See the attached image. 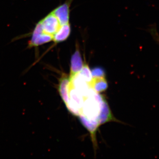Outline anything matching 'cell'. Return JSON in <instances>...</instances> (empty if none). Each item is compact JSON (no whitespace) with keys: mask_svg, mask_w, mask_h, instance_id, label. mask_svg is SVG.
<instances>
[{"mask_svg":"<svg viewBox=\"0 0 159 159\" xmlns=\"http://www.w3.org/2000/svg\"><path fill=\"white\" fill-rule=\"evenodd\" d=\"M145 30L151 35L156 43L159 45V34L157 29L156 24L154 23L149 25L147 29Z\"/></svg>","mask_w":159,"mask_h":159,"instance_id":"11","label":"cell"},{"mask_svg":"<svg viewBox=\"0 0 159 159\" xmlns=\"http://www.w3.org/2000/svg\"><path fill=\"white\" fill-rule=\"evenodd\" d=\"M69 84L70 79L69 77L63 75L60 80L58 90L60 95L62 99L66 106H68L70 102V97H69Z\"/></svg>","mask_w":159,"mask_h":159,"instance_id":"8","label":"cell"},{"mask_svg":"<svg viewBox=\"0 0 159 159\" xmlns=\"http://www.w3.org/2000/svg\"><path fill=\"white\" fill-rule=\"evenodd\" d=\"M85 98L80 115H82L90 120H97L100 113L103 97L99 95V93L94 91L93 96H88Z\"/></svg>","mask_w":159,"mask_h":159,"instance_id":"1","label":"cell"},{"mask_svg":"<svg viewBox=\"0 0 159 159\" xmlns=\"http://www.w3.org/2000/svg\"><path fill=\"white\" fill-rule=\"evenodd\" d=\"M90 86L97 93L104 92L108 88V84L105 77L93 78L92 81L89 83Z\"/></svg>","mask_w":159,"mask_h":159,"instance_id":"10","label":"cell"},{"mask_svg":"<svg viewBox=\"0 0 159 159\" xmlns=\"http://www.w3.org/2000/svg\"><path fill=\"white\" fill-rule=\"evenodd\" d=\"M79 119L83 125L89 132L92 138L93 145H95L96 143V132L97 129L99 126V123L97 120H90L86 118L82 115H80Z\"/></svg>","mask_w":159,"mask_h":159,"instance_id":"7","label":"cell"},{"mask_svg":"<svg viewBox=\"0 0 159 159\" xmlns=\"http://www.w3.org/2000/svg\"><path fill=\"white\" fill-rule=\"evenodd\" d=\"M93 78H102L105 77V71L102 68L96 67L91 70Z\"/></svg>","mask_w":159,"mask_h":159,"instance_id":"13","label":"cell"},{"mask_svg":"<svg viewBox=\"0 0 159 159\" xmlns=\"http://www.w3.org/2000/svg\"><path fill=\"white\" fill-rule=\"evenodd\" d=\"M79 73L80 76L87 82L90 83L92 81L93 77H92L91 70L90 69L88 65L86 64H84L82 70Z\"/></svg>","mask_w":159,"mask_h":159,"instance_id":"12","label":"cell"},{"mask_svg":"<svg viewBox=\"0 0 159 159\" xmlns=\"http://www.w3.org/2000/svg\"><path fill=\"white\" fill-rule=\"evenodd\" d=\"M97 120L99 125L104 124L106 122L116 120L113 117L109 108V107L105 99L103 98L101 102V109Z\"/></svg>","mask_w":159,"mask_h":159,"instance_id":"6","label":"cell"},{"mask_svg":"<svg viewBox=\"0 0 159 159\" xmlns=\"http://www.w3.org/2000/svg\"><path fill=\"white\" fill-rule=\"evenodd\" d=\"M70 6V3L66 2L58 6L52 11L58 19L61 25L69 23Z\"/></svg>","mask_w":159,"mask_h":159,"instance_id":"5","label":"cell"},{"mask_svg":"<svg viewBox=\"0 0 159 159\" xmlns=\"http://www.w3.org/2000/svg\"><path fill=\"white\" fill-rule=\"evenodd\" d=\"M84 64L80 51L79 49H76L71 58L70 73L69 79H72L75 75L81 71Z\"/></svg>","mask_w":159,"mask_h":159,"instance_id":"4","label":"cell"},{"mask_svg":"<svg viewBox=\"0 0 159 159\" xmlns=\"http://www.w3.org/2000/svg\"><path fill=\"white\" fill-rule=\"evenodd\" d=\"M53 36L44 33L40 23L36 25L29 43V47H37L53 41Z\"/></svg>","mask_w":159,"mask_h":159,"instance_id":"2","label":"cell"},{"mask_svg":"<svg viewBox=\"0 0 159 159\" xmlns=\"http://www.w3.org/2000/svg\"><path fill=\"white\" fill-rule=\"evenodd\" d=\"M71 33L70 23L61 25L53 36V41L55 43L62 42L67 39Z\"/></svg>","mask_w":159,"mask_h":159,"instance_id":"9","label":"cell"},{"mask_svg":"<svg viewBox=\"0 0 159 159\" xmlns=\"http://www.w3.org/2000/svg\"><path fill=\"white\" fill-rule=\"evenodd\" d=\"M39 22L44 33L53 36L61 26L59 21L52 12L40 21Z\"/></svg>","mask_w":159,"mask_h":159,"instance_id":"3","label":"cell"}]
</instances>
